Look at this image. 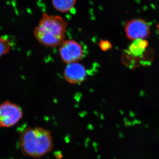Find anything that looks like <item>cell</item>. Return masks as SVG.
<instances>
[{"instance_id":"obj_8","label":"cell","mask_w":159,"mask_h":159,"mask_svg":"<svg viewBox=\"0 0 159 159\" xmlns=\"http://www.w3.org/2000/svg\"><path fill=\"white\" fill-rule=\"evenodd\" d=\"M77 0H52L54 9L61 12H66L73 9Z\"/></svg>"},{"instance_id":"obj_5","label":"cell","mask_w":159,"mask_h":159,"mask_svg":"<svg viewBox=\"0 0 159 159\" xmlns=\"http://www.w3.org/2000/svg\"><path fill=\"white\" fill-rule=\"evenodd\" d=\"M61 58L66 63L77 62L83 56V49L79 43L74 40H65L60 46Z\"/></svg>"},{"instance_id":"obj_2","label":"cell","mask_w":159,"mask_h":159,"mask_svg":"<svg viewBox=\"0 0 159 159\" xmlns=\"http://www.w3.org/2000/svg\"><path fill=\"white\" fill-rule=\"evenodd\" d=\"M68 23L59 16L43 13L34 31L35 39L48 48L60 46L66 40Z\"/></svg>"},{"instance_id":"obj_4","label":"cell","mask_w":159,"mask_h":159,"mask_svg":"<svg viewBox=\"0 0 159 159\" xmlns=\"http://www.w3.org/2000/svg\"><path fill=\"white\" fill-rule=\"evenodd\" d=\"M124 28L126 37L131 40L144 39L150 35V25L142 19H134L129 20L125 23Z\"/></svg>"},{"instance_id":"obj_11","label":"cell","mask_w":159,"mask_h":159,"mask_svg":"<svg viewBox=\"0 0 159 159\" xmlns=\"http://www.w3.org/2000/svg\"><path fill=\"white\" fill-rule=\"evenodd\" d=\"M157 27L158 29V31H159V25H158L157 26Z\"/></svg>"},{"instance_id":"obj_1","label":"cell","mask_w":159,"mask_h":159,"mask_svg":"<svg viewBox=\"0 0 159 159\" xmlns=\"http://www.w3.org/2000/svg\"><path fill=\"white\" fill-rule=\"evenodd\" d=\"M18 141L22 153L35 158L48 153L54 146L51 131L39 126L27 127L21 130Z\"/></svg>"},{"instance_id":"obj_10","label":"cell","mask_w":159,"mask_h":159,"mask_svg":"<svg viewBox=\"0 0 159 159\" xmlns=\"http://www.w3.org/2000/svg\"><path fill=\"white\" fill-rule=\"evenodd\" d=\"M99 45L101 47V49L102 50H104V51L108 50V49L110 48L111 47V43L108 41L107 40L102 41V42H100Z\"/></svg>"},{"instance_id":"obj_9","label":"cell","mask_w":159,"mask_h":159,"mask_svg":"<svg viewBox=\"0 0 159 159\" xmlns=\"http://www.w3.org/2000/svg\"><path fill=\"white\" fill-rule=\"evenodd\" d=\"M12 45V42L9 39L0 37V57L9 53Z\"/></svg>"},{"instance_id":"obj_3","label":"cell","mask_w":159,"mask_h":159,"mask_svg":"<svg viewBox=\"0 0 159 159\" xmlns=\"http://www.w3.org/2000/svg\"><path fill=\"white\" fill-rule=\"evenodd\" d=\"M23 116L22 109L16 103L9 100L0 104V127H13L20 122Z\"/></svg>"},{"instance_id":"obj_7","label":"cell","mask_w":159,"mask_h":159,"mask_svg":"<svg viewBox=\"0 0 159 159\" xmlns=\"http://www.w3.org/2000/svg\"><path fill=\"white\" fill-rule=\"evenodd\" d=\"M86 76V71L82 65L79 63L68 64L64 71V77L67 82L78 84L84 81Z\"/></svg>"},{"instance_id":"obj_6","label":"cell","mask_w":159,"mask_h":159,"mask_svg":"<svg viewBox=\"0 0 159 159\" xmlns=\"http://www.w3.org/2000/svg\"><path fill=\"white\" fill-rule=\"evenodd\" d=\"M148 45V42L145 39L134 40L123 54L124 63L130 65L131 64L133 63L135 60L142 58V56L145 54Z\"/></svg>"}]
</instances>
